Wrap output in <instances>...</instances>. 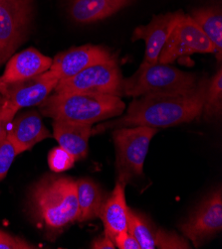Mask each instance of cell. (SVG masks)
<instances>
[{"mask_svg": "<svg viewBox=\"0 0 222 249\" xmlns=\"http://www.w3.org/2000/svg\"><path fill=\"white\" fill-rule=\"evenodd\" d=\"M207 84V80H202L190 89L135 97L124 116L100 124L92 133L134 126L167 128L190 122L202 114Z\"/></svg>", "mask_w": 222, "mask_h": 249, "instance_id": "1", "label": "cell"}, {"mask_svg": "<svg viewBox=\"0 0 222 249\" xmlns=\"http://www.w3.org/2000/svg\"><path fill=\"white\" fill-rule=\"evenodd\" d=\"M44 116L54 121L94 124L119 116L125 109L121 98L95 93H55L39 105Z\"/></svg>", "mask_w": 222, "mask_h": 249, "instance_id": "2", "label": "cell"}, {"mask_svg": "<svg viewBox=\"0 0 222 249\" xmlns=\"http://www.w3.org/2000/svg\"><path fill=\"white\" fill-rule=\"evenodd\" d=\"M31 204L36 215L50 230L58 231L78 221L76 181L67 177L45 178L34 187Z\"/></svg>", "mask_w": 222, "mask_h": 249, "instance_id": "3", "label": "cell"}, {"mask_svg": "<svg viewBox=\"0 0 222 249\" xmlns=\"http://www.w3.org/2000/svg\"><path fill=\"white\" fill-rule=\"evenodd\" d=\"M158 128L134 126L117 128L113 132L116 147L117 182L128 184L143 176V164L150 143Z\"/></svg>", "mask_w": 222, "mask_h": 249, "instance_id": "4", "label": "cell"}, {"mask_svg": "<svg viewBox=\"0 0 222 249\" xmlns=\"http://www.w3.org/2000/svg\"><path fill=\"white\" fill-rule=\"evenodd\" d=\"M196 77L191 72L183 71L170 64L157 63L140 66L129 79H124V96L138 97L143 94L158 92L182 91L197 85Z\"/></svg>", "mask_w": 222, "mask_h": 249, "instance_id": "5", "label": "cell"}, {"mask_svg": "<svg viewBox=\"0 0 222 249\" xmlns=\"http://www.w3.org/2000/svg\"><path fill=\"white\" fill-rule=\"evenodd\" d=\"M121 71L116 57L109 61L96 63L75 76L59 81L55 88L56 93H95L121 97L122 93Z\"/></svg>", "mask_w": 222, "mask_h": 249, "instance_id": "6", "label": "cell"}, {"mask_svg": "<svg viewBox=\"0 0 222 249\" xmlns=\"http://www.w3.org/2000/svg\"><path fill=\"white\" fill-rule=\"evenodd\" d=\"M33 18V0H0V55L8 58L25 40Z\"/></svg>", "mask_w": 222, "mask_h": 249, "instance_id": "7", "label": "cell"}, {"mask_svg": "<svg viewBox=\"0 0 222 249\" xmlns=\"http://www.w3.org/2000/svg\"><path fill=\"white\" fill-rule=\"evenodd\" d=\"M201 53L215 54V49L191 17L183 14L164 44L159 63L171 64L180 58Z\"/></svg>", "mask_w": 222, "mask_h": 249, "instance_id": "8", "label": "cell"}, {"mask_svg": "<svg viewBox=\"0 0 222 249\" xmlns=\"http://www.w3.org/2000/svg\"><path fill=\"white\" fill-rule=\"evenodd\" d=\"M182 234L199 248L222 231V194L215 190L180 226Z\"/></svg>", "mask_w": 222, "mask_h": 249, "instance_id": "9", "label": "cell"}, {"mask_svg": "<svg viewBox=\"0 0 222 249\" xmlns=\"http://www.w3.org/2000/svg\"><path fill=\"white\" fill-rule=\"evenodd\" d=\"M58 83L59 79L48 70L34 78L0 86V94L4 97L3 108L14 117L21 108L39 106L55 89Z\"/></svg>", "mask_w": 222, "mask_h": 249, "instance_id": "10", "label": "cell"}, {"mask_svg": "<svg viewBox=\"0 0 222 249\" xmlns=\"http://www.w3.org/2000/svg\"><path fill=\"white\" fill-rule=\"evenodd\" d=\"M182 15V11L159 14L154 16L150 23L141 25L134 30L132 41L143 40L145 44L144 57L141 66L159 63L161 50Z\"/></svg>", "mask_w": 222, "mask_h": 249, "instance_id": "11", "label": "cell"}, {"mask_svg": "<svg viewBox=\"0 0 222 249\" xmlns=\"http://www.w3.org/2000/svg\"><path fill=\"white\" fill-rule=\"evenodd\" d=\"M114 58L109 49L103 46L84 45L60 53L52 61L50 70L59 81L72 78L88 67Z\"/></svg>", "mask_w": 222, "mask_h": 249, "instance_id": "12", "label": "cell"}, {"mask_svg": "<svg viewBox=\"0 0 222 249\" xmlns=\"http://www.w3.org/2000/svg\"><path fill=\"white\" fill-rule=\"evenodd\" d=\"M52 61V59L41 54L34 48L24 50L13 56L7 63L3 74L0 77V86L39 76L50 69Z\"/></svg>", "mask_w": 222, "mask_h": 249, "instance_id": "13", "label": "cell"}, {"mask_svg": "<svg viewBox=\"0 0 222 249\" xmlns=\"http://www.w3.org/2000/svg\"><path fill=\"white\" fill-rule=\"evenodd\" d=\"M11 122L6 137L13 143L18 154L30 150L38 142L51 137L36 110L22 113Z\"/></svg>", "mask_w": 222, "mask_h": 249, "instance_id": "14", "label": "cell"}, {"mask_svg": "<svg viewBox=\"0 0 222 249\" xmlns=\"http://www.w3.org/2000/svg\"><path fill=\"white\" fill-rule=\"evenodd\" d=\"M126 184L117 182L115 189L105 201L100 217L103 221L105 234L114 240L115 236L128 231V206L125 196Z\"/></svg>", "mask_w": 222, "mask_h": 249, "instance_id": "15", "label": "cell"}, {"mask_svg": "<svg viewBox=\"0 0 222 249\" xmlns=\"http://www.w3.org/2000/svg\"><path fill=\"white\" fill-rule=\"evenodd\" d=\"M135 0H71L69 12L74 21L81 24L104 20L130 6Z\"/></svg>", "mask_w": 222, "mask_h": 249, "instance_id": "16", "label": "cell"}, {"mask_svg": "<svg viewBox=\"0 0 222 249\" xmlns=\"http://www.w3.org/2000/svg\"><path fill=\"white\" fill-rule=\"evenodd\" d=\"M54 137L75 160H82L88 154V142L92 134V124L54 121Z\"/></svg>", "mask_w": 222, "mask_h": 249, "instance_id": "17", "label": "cell"}, {"mask_svg": "<svg viewBox=\"0 0 222 249\" xmlns=\"http://www.w3.org/2000/svg\"><path fill=\"white\" fill-rule=\"evenodd\" d=\"M77 198L79 206L78 221L84 222L100 216L105 203V194L101 187L91 179L76 181Z\"/></svg>", "mask_w": 222, "mask_h": 249, "instance_id": "18", "label": "cell"}, {"mask_svg": "<svg viewBox=\"0 0 222 249\" xmlns=\"http://www.w3.org/2000/svg\"><path fill=\"white\" fill-rule=\"evenodd\" d=\"M191 19L209 39L215 49L218 61L222 56V11L219 6H207L194 9L190 15Z\"/></svg>", "mask_w": 222, "mask_h": 249, "instance_id": "19", "label": "cell"}, {"mask_svg": "<svg viewBox=\"0 0 222 249\" xmlns=\"http://www.w3.org/2000/svg\"><path fill=\"white\" fill-rule=\"evenodd\" d=\"M158 228L145 214L128 208V231L132 233L141 249H156Z\"/></svg>", "mask_w": 222, "mask_h": 249, "instance_id": "20", "label": "cell"}, {"mask_svg": "<svg viewBox=\"0 0 222 249\" xmlns=\"http://www.w3.org/2000/svg\"><path fill=\"white\" fill-rule=\"evenodd\" d=\"M222 111V69L208 81L202 113L206 119L217 117Z\"/></svg>", "mask_w": 222, "mask_h": 249, "instance_id": "21", "label": "cell"}, {"mask_svg": "<svg viewBox=\"0 0 222 249\" xmlns=\"http://www.w3.org/2000/svg\"><path fill=\"white\" fill-rule=\"evenodd\" d=\"M156 247L161 249H189L191 248L187 240L174 231H167L162 229L157 230Z\"/></svg>", "mask_w": 222, "mask_h": 249, "instance_id": "22", "label": "cell"}, {"mask_svg": "<svg viewBox=\"0 0 222 249\" xmlns=\"http://www.w3.org/2000/svg\"><path fill=\"white\" fill-rule=\"evenodd\" d=\"M75 161V158L61 146L52 149L48 156L49 167L55 173H62L69 170L74 166Z\"/></svg>", "mask_w": 222, "mask_h": 249, "instance_id": "23", "label": "cell"}, {"mask_svg": "<svg viewBox=\"0 0 222 249\" xmlns=\"http://www.w3.org/2000/svg\"><path fill=\"white\" fill-rule=\"evenodd\" d=\"M16 155H18V153L15 146L5 137L0 143V181L3 180L7 175Z\"/></svg>", "mask_w": 222, "mask_h": 249, "instance_id": "24", "label": "cell"}, {"mask_svg": "<svg viewBox=\"0 0 222 249\" xmlns=\"http://www.w3.org/2000/svg\"><path fill=\"white\" fill-rule=\"evenodd\" d=\"M35 248L22 238L0 231V249H31Z\"/></svg>", "mask_w": 222, "mask_h": 249, "instance_id": "25", "label": "cell"}, {"mask_svg": "<svg viewBox=\"0 0 222 249\" xmlns=\"http://www.w3.org/2000/svg\"><path fill=\"white\" fill-rule=\"evenodd\" d=\"M114 242L116 247L120 249H141L136 237L128 231L118 233L114 238Z\"/></svg>", "mask_w": 222, "mask_h": 249, "instance_id": "26", "label": "cell"}, {"mask_svg": "<svg viewBox=\"0 0 222 249\" xmlns=\"http://www.w3.org/2000/svg\"><path fill=\"white\" fill-rule=\"evenodd\" d=\"M13 118L14 117L11 116L2 107L1 110H0V143L6 137L8 126Z\"/></svg>", "mask_w": 222, "mask_h": 249, "instance_id": "27", "label": "cell"}, {"mask_svg": "<svg viewBox=\"0 0 222 249\" xmlns=\"http://www.w3.org/2000/svg\"><path fill=\"white\" fill-rule=\"evenodd\" d=\"M91 248L93 249H115L116 244L112 238H110L108 235L104 234L101 237H98L95 239L92 244Z\"/></svg>", "mask_w": 222, "mask_h": 249, "instance_id": "28", "label": "cell"}, {"mask_svg": "<svg viewBox=\"0 0 222 249\" xmlns=\"http://www.w3.org/2000/svg\"><path fill=\"white\" fill-rule=\"evenodd\" d=\"M7 59H8L7 56H5V55H0V65L3 64Z\"/></svg>", "mask_w": 222, "mask_h": 249, "instance_id": "29", "label": "cell"}, {"mask_svg": "<svg viewBox=\"0 0 222 249\" xmlns=\"http://www.w3.org/2000/svg\"><path fill=\"white\" fill-rule=\"evenodd\" d=\"M3 105H4V97L0 94V110H1Z\"/></svg>", "mask_w": 222, "mask_h": 249, "instance_id": "30", "label": "cell"}]
</instances>
